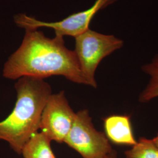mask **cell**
Instances as JSON below:
<instances>
[{
	"mask_svg": "<svg viewBox=\"0 0 158 158\" xmlns=\"http://www.w3.org/2000/svg\"><path fill=\"white\" fill-rule=\"evenodd\" d=\"M51 142L42 132H36L24 145L21 155L23 158H56Z\"/></svg>",
	"mask_w": 158,
	"mask_h": 158,
	"instance_id": "ba28073f",
	"label": "cell"
},
{
	"mask_svg": "<svg viewBox=\"0 0 158 158\" xmlns=\"http://www.w3.org/2000/svg\"><path fill=\"white\" fill-rule=\"evenodd\" d=\"M153 143L156 145V147H157L158 148V134L156 135V136H155L153 138L151 139Z\"/></svg>",
	"mask_w": 158,
	"mask_h": 158,
	"instance_id": "7c38bea8",
	"label": "cell"
},
{
	"mask_svg": "<svg viewBox=\"0 0 158 158\" xmlns=\"http://www.w3.org/2000/svg\"><path fill=\"white\" fill-rule=\"evenodd\" d=\"M124 155L125 158H158V148L151 139L141 137Z\"/></svg>",
	"mask_w": 158,
	"mask_h": 158,
	"instance_id": "30bf717a",
	"label": "cell"
},
{
	"mask_svg": "<svg viewBox=\"0 0 158 158\" xmlns=\"http://www.w3.org/2000/svg\"><path fill=\"white\" fill-rule=\"evenodd\" d=\"M2 76L15 80L28 76L44 79L62 76L86 85L74 51L68 49L63 37H46L37 29H25L23 42L6 62Z\"/></svg>",
	"mask_w": 158,
	"mask_h": 158,
	"instance_id": "6da1fadb",
	"label": "cell"
},
{
	"mask_svg": "<svg viewBox=\"0 0 158 158\" xmlns=\"http://www.w3.org/2000/svg\"><path fill=\"white\" fill-rule=\"evenodd\" d=\"M105 158H118V157L117 152L113 149L111 152Z\"/></svg>",
	"mask_w": 158,
	"mask_h": 158,
	"instance_id": "8fae6325",
	"label": "cell"
},
{
	"mask_svg": "<svg viewBox=\"0 0 158 158\" xmlns=\"http://www.w3.org/2000/svg\"><path fill=\"white\" fill-rule=\"evenodd\" d=\"M17 102L11 114L0 122V140L21 155L23 148L38 132L42 111L52 94L50 85L44 79L25 76L15 85Z\"/></svg>",
	"mask_w": 158,
	"mask_h": 158,
	"instance_id": "7a4b0ae2",
	"label": "cell"
},
{
	"mask_svg": "<svg viewBox=\"0 0 158 158\" xmlns=\"http://www.w3.org/2000/svg\"><path fill=\"white\" fill-rule=\"evenodd\" d=\"M75 38V49L79 66L86 85L97 88L95 73L100 63L124 42L113 35H105L87 29Z\"/></svg>",
	"mask_w": 158,
	"mask_h": 158,
	"instance_id": "3957f363",
	"label": "cell"
},
{
	"mask_svg": "<svg viewBox=\"0 0 158 158\" xmlns=\"http://www.w3.org/2000/svg\"><path fill=\"white\" fill-rule=\"evenodd\" d=\"M142 71L149 76L148 83L140 93L138 100L147 103L158 97V53L148 63L142 65Z\"/></svg>",
	"mask_w": 158,
	"mask_h": 158,
	"instance_id": "9c48e42d",
	"label": "cell"
},
{
	"mask_svg": "<svg viewBox=\"0 0 158 158\" xmlns=\"http://www.w3.org/2000/svg\"><path fill=\"white\" fill-rule=\"evenodd\" d=\"M117 0H96L94 4L87 10L73 14L57 22L47 23L40 21L25 14L14 16V22L19 28L25 29H37L41 27L53 29L55 35L76 37L89 29L91 20L96 14Z\"/></svg>",
	"mask_w": 158,
	"mask_h": 158,
	"instance_id": "5b68a950",
	"label": "cell"
},
{
	"mask_svg": "<svg viewBox=\"0 0 158 158\" xmlns=\"http://www.w3.org/2000/svg\"><path fill=\"white\" fill-rule=\"evenodd\" d=\"M103 120L104 133L110 142L131 147L136 144L130 115H112Z\"/></svg>",
	"mask_w": 158,
	"mask_h": 158,
	"instance_id": "52a82bcc",
	"label": "cell"
},
{
	"mask_svg": "<svg viewBox=\"0 0 158 158\" xmlns=\"http://www.w3.org/2000/svg\"><path fill=\"white\" fill-rule=\"evenodd\" d=\"M76 115L64 91L52 94L42 111L39 129L51 141L62 143L71 130Z\"/></svg>",
	"mask_w": 158,
	"mask_h": 158,
	"instance_id": "8992f818",
	"label": "cell"
},
{
	"mask_svg": "<svg viewBox=\"0 0 158 158\" xmlns=\"http://www.w3.org/2000/svg\"><path fill=\"white\" fill-rule=\"evenodd\" d=\"M64 142L83 158H105L113 150L105 133L95 128L87 109L76 113Z\"/></svg>",
	"mask_w": 158,
	"mask_h": 158,
	"instance_id": "277c9868",
	"label": "cell"
}]
</instances>
